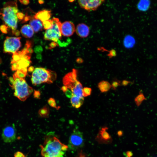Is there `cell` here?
Returning a JSON list of instances; mask_svg holds the SVG:
<instances>
[{"label": "cell", "instance_id": "1", "mask_svg": "<svg viewBox=\"0 0 157 157\" xmlns=\"http://www.w3.org/2000/svg\"><path fill=\"white\" fill-rule=\"evenodd\" d=\"M42 157H65L67 145L62 143L53 133H48L44 143L40 146Z\"/></svg>", "mask_w": 157, "mask_h": 157}, {"label": "cell", "instance_id": "2", "mask_svg": "<svg viewBox=\"0 0 157 157\" xmlns=\"http://www.w3.org/2000/svg\"><path fill=\"white\" fill-rule=\"evenodd\" d=\"M1 11L2 19L6 26L11 29L13 33L19 35V32L16 30L18 10L16 2L13 1L6 3Z\"/></svg>", "mask_w": 157, "mask_h": 157}, {"label": "cell", "instance_id": "3", "mask_svg": "<svg viewBox=\"0 0 157 157\" xmlns=\"http://www.w3.org/2000/svg\"><path fill=\"white\" fill-rule=\"evenodd\" d=\"M9 80L10 86L14 90V95L21 101H25L33 92V88L28 85L24 78L19 77L14 73Z\"/></svg>", "mask_w": 157, "mask_h": 157}, {"label": "cell", "instance_id": "4", "mask_svg": "<svg viewBox=\"0 0 157 157\" xmlns=\"http://www.w3.org/2000/svg\"><path fill=\"white\" fill-rule=\"evenodd\" d=\"M56 73L50 70L42 67H37L32 72L31 81L34 85L42 83H51L56 79Z\"/></svg>", "mask_w": 157, "mask_h": 157}, {"label": "cell", "instance_id": "5", "mask_svg": "<svg viewBox=\"0 0 157 157\" xmlns=\"http://www.w3.org/2000/svg\"><path fill=\"white\" fill-rule=\"evenodd\" d=\"M52 27L47 30L44 35V39L47 40H51L57 43L62 39V34L60 31L61 23L58 19L53 18Z\"/></svg>", "mask_w": 157, "mask_h": 157}, {"label": "cell", "instance_id": "6", "mask_svg": "<svg viewBox=\"0 0 157 157\" xmlns=\"http://www.w3.org/2000/svg\"><path fill=\"white\" fill-rule=\"evenodd\" d=\"M84 141L82 133L79 130H74L69 137L68 144V149L75 151L83 148Z\"/></svg>", "mask_w": 157, "mask_h": 157}, {"label": "cell", "instance_id": "7", "mask_svg": "<svg viewBox=\"0 0 157 157\" xmlns=\"http://www.w3.org/2000/svg\"><path fill=\"white\" fill-rule=\"evenodd\" d=\"M20 37H7L3 43V51L13 54L17 52L21 47Z\"/></svg>", "mask_w": 157, "mask_h": 157}, {"label": "cell", "instance_id": "8", "mask_svg": "<svg viewBox=\"0 0 157 157\" xmlns=\"http://www.w3.org/2000/svg\"><path fill=\"white\" fill-rule=\"evenodd\" d=\"M17 132L14 124L7 126L3 129L1 137L3 141L6 143L14 142L16 139Z\"/></svg>", "mask_w": 157, "mask_h": 157}, {"label": "cell", "instance_id": "9", "mask_svg": "<svg viewBox=\"0 0 157 157\" xmlns=\"http://www.w3.org/2000/svg\"><path fill=\"white\" fill-rule=\"evenodd\" d=\"M18 52L20 56V58L17 62L11 63V69L13 71L27 68L31 62L30 60L31 54L22 56L18 51Z\"/></svg>", "mask_w": 157, "mask_h": 157}, {"label": "cell", "instance_id": "10", "mask_svg": "<svg viewBox=\"0 0 157 157\" xmlns=\"http://www.w3.org/2000/svg\"><path fill=\"white\" fill-rule=\"evenodd\" d=\"M104 1L102 0H80L78 3L82 8L90 11L96 10Z\"/></svg>", "mask_w": 157, "mask_h": 157}, {"label": "cell", "instance_id": "11", "mask_svg": "<svg viewBox=\"0 0 157 157\" xmlns=\"http://www.w3.org/2000/svg\"><path fill=\"white\" fill-rule=\"evenodd\" d=\"M108 128L102 127L96 138V140L100 144H110L112 141L111 135L107 131Z\"/></svg>", "mask_w": 157, "mask_h": 157}, {"label": "cell", "instance_id": "12", "mask_svg": "<svg viewBox=\"0 0 157 157\" xmlns=\"http://www.w3.org/2000/svg\"><path fill=\"white\" fill-rule=\"evenodd\" d=\"M75 31L74 24L70 21H65L61 23L60 31L62 35L65 37L72 36Z\"/></svg>", "mask_w": 157, "mask_h": 157}, {"label": "cell", "instance_id": "13", "mask_svg": "<svg viewBox=\"0 0 157 157\" xmlns=\"http://www.w3.org/2000/svg\"><path fill=\"white\" fill-rule=\"evenodd\" d=\"M75 31L77 35L79 37L81 38H85L89 35L90 29L88 25L82 23L77 25Z\"/></svg>", "mask_w": 157, "mask_h": 157}, {"label": "cell", "instance_id": "14", "mask_svg": "<svg viewBox=\"0 0 157 157\" xmlns=\"http://www.w3.org/2000/svg\"><path fill=\"white\" fill-rule=\"evenodd\" d=\"M51 15V12L50 10H43L37 13L34 16V17L43 22L49 20Z\"/></svg>", "mask_w": 157, "mask_h": 157}, {"label": "cell", "instance_id": "15", "mask_svg": "<svg viewBox=\"0 0 157 157\" xmlns=\"http://www.w3.org/2000/svg\"><path fill=\"white\" fill-rule=\"evenodd\" d=\"M70 90L72 92L73 96H76L80 98L83 97L82 85L78 81L76 82L74 86Z\"/></svg>", "mask_w": 157, "mask_h": 157}, {"label": "cell", "instance_id": "16", "mask_svg": "<svg viewBox=\"0 0 157 157\" xmlns=\"http://www.w3.org/2000/svg\"><path fill=\"white\" fill-rule=\"evenodd\" d=\"M29 24V25L35 33H37L42 30L43 28L42 22L34 17L31 19Z\"/></svg>", "mask_w": 157, "mask_h": 157}, {"label": "cell", "instance_id": "17", "mask_svg": "<svg viewBox=\"0 0 157 157\" xmlns=\"http://www.w3.org/2000/svg\"><path fill=\"white\" fill-rule=\"evenodd\" d=\"M20 32L24 37L27 38L32 37L34 34V31L29 24L24 25L21 28Z\"/></svg>", "mask_w": 157, "mask_h": 157}, {"label": "cell", "instance_id": "18", "mask_svg": "<svg viewBox=\"0 0 157 157\" xmlns=\"http://www.w3.org/2000/svg\"><path fill=\"white\" fill-rule=\"evenodd\" d=\"M84 99L73 96L71 98L70 101L72 106L76 108H80L83 104Z\"/></svg>", "mask_w": 157, "mask_h": 157}, {"label": "cell", "instance_id": "19", "mask_svg": "<svg viewBox=\"0 0 157 157\" xmlns=\"http://www.w3.org/2000/svg\"><path fill=\"white\" fill-rule=\"evenodd\" d=\"M98 87L101 92H104L109 90L112 88V86L108 82L102 81L98 83Z\"/></svg>", "mask_w": 157, "mask_h": 157}, {"label": "cell", "instance_id": "20", "mask_svg": "<svg viewBox=\"0 0 157 157\" xmlns=\"http://www.w3.org/2000/svg\"><path fill=\"white\" fill-rule=\"evenodd\" d=\"M147 99L142 91L140 90L138 94L134 98V101L136 106L139 107L144 101Z\"/></svg>", "mask_w": 157, "mask_h": 157}, {"label": "cell", "instance_id": "21", "mask_svg": "<svg viewBox=\"0 0 157 157\" xmlns=\"http://www.w3.org/2000/svg\"><path fill=\"white\" fill-rule=\"evenodd\" d=\"M38 114L41 117L47 118L49 117L50 113L49 109L47 105H45L38 111Z\"/></svg>", "mask_w": 157, "mask_h": 157}, {"label": "cell", "instance_id": "22", "mask_svg": "<svg viewBox=\"0 0 157 157\" xmlns=\"http://www.w3.org/2000/svg\"><path fill=\"white\" fill-rule=\"evenodd\" d=\"M150 2L148 1H140L138 5V9L140 10L145 11L149 8Z\"/></svg>", "mask_w": 157, "mask_h": 157}, {"label": "cell", "instance_id": "23", "mask_svg": "<svg viewBox=\"0 0 157 157\" xmlns=\"http://www.w3.org/2000/svg\"><path fill=\"white\" fill-rule=\"evenodd\" d=\"M133 39L130 36H126L125 38L124 43L125 47L130 48L133 45Z\"/></svg>", "mask_w": 157, "mask_h": 157}, {"label": "cell", "instance_id": "24", "mask_svg": "<svg viewBox=\"0 0 157 157\" xmlns=\"http://www.w3.org/2000/svg\"><path fill=\"white\" fill-rule=\"evenodd\" d=\"M43 28L47 30L51 28L53 25V22L52 19H49L42 22Z\"/></svg>", "mask_w": 157, "mask_h": 157}, {"label": "cell", "instance_id": "25", "mask_svg": "<svg viewBox=\"0 0 157 157\" xmlns=\"http://www.w3.org/2000/svg\"><path fill=\"white\" fill-rule=\"evenodd\" d=\"M48 103L51 107L58 110L60 108L59 106H57L55 99L53 98H50L48 100Z\"/></svg>", "mask_w": 157, "mask_h": 157}, {"label": "cell", "instance_id": "26", "mask_svg": "<svg viewBox=\"0 0 157 157\" xmlns=\"http://www.w3.org/2000/svg\"><path fill=\"white\" fill-rule=\"evenodd\" d=\"M92 91L91 88L88 87H85L83 88V96L84 97H86L91 94Z\"/></svg>", "mask_w": 157, "mask_h": 157}, {"label": "cell", "instance_id": "27", "mask_svg": "<svg viewBox=\"0 0 157 157\" xmlns=\"http://www.w3.org/2000/svg\"><path fill=\"white\" fill-rule=\"evenodd\" d=\"M120 81L117 80L113 81L111 85L113 89L114 90H116L120 85Z\"/></svg>", "mask_w": 157, "mask_h": 157}, {"label": "cell", "instance_id": "28", "mask_svg": "<svg viewBox=\"0 0 157 157\" xmlns=\"http://www.w3.org/2000/svg\"><path fill=\"white\" fill-rule=\"evenodd\" d=\"M65 93L66 97L68 98H71L73 96L72 91L68 88Z\"/></svg>", "mask_w": 157, "mask_h": 157}, {"label": "cell", "instance_id": "29", "mask_svg": "<svg viewBox=\"0 0 157 157\" xmlns=\"http://www.w3.org/2000/svg\"><path fill=\"white\" fill-rule=\"evenodd\" d=\"M14 157H26V156L22 152L17 151L14 154Z\"/></svg>", "mask_w": 157, "mask_h": 157}, {"label": "cell", "instance_id": "30", "mask_svg": "<svg viewBox=\"0 0 157 157\" xmlns=\"http://www.w3.org/2000/svg\"><path fill=\"white\" fill-rule=\"evenodd\" d=\"M123 154L126 157H132L133 155V154L132 151H126L124 152Z\"/></svg>", "mask_w": 157, "mask_h": 157}, {"label": "cell", "instance_id": "31", "mask_svg": "<svg viewBox=\"0 0 157 157\" xmlns=\"http://www.w3.org/2000/svg\"><path fill=\"white\" fill-rule=\"evenodd\" d=\"M40 93L39 91L35 90L34 92L33 95L34 98L39 99L40 96Z\"/></svg>", "mask_w": 157, "mask_h": 157}, {"label": "cell", "instance_id": "32", "mask_svg": "<svg viewBox=\"0 0 157 157\" xmlns=\"http://www.w3.org/2000/svg\"><path fill=\"white\" fill-rule=\"evenodd\" d=\"M76 157H88L87 155L83 152L82 151H80L78 153Z\"/></svg>", "mask_w": 157, "mask_h": 157}, {"label": "cell", "instance_id": "33", "mask_svg": "<svg viewBox=\"0 0 157 157\" xmlns=\"http://www.w3.org/2000/svg\"><path fill=\"white\" fill-rule=\"evenodd\" d=\"M130 83H131V82L130 81L126 80H124L122 81V85L124 86H126Z\"/></svg>", "mask_w": 157, "mask_h": 157}, {"label": "cell", "instance_id": "34", "mask_svg": "<svg viewBox=\"0 0 157 157\" xmlns=\"http://www.w3.org/2000/svg\"><path fill=\"white\" fill-rule=\"evenodd\" d=\"M17 16L18 18L20 20H22L24 17L23 14L19 12L18 13Z\"/></svg>", "mask_w": 157, "mask_h": 157}, {"label": "cell", "instance_id": "35", "mask_svg": "<svg viewBox=\"0 0 157 157\" xmlns=\"http://www.w3.org/2000/svg\"><path fill=\"white\" fill-rule=\"evenodd\" d=\"M19 1L22 4L25 5H26L28 4L29 3V0H22V1Z\"/></svg>", "mask_w": 157, "mask_h": 157}, {"label": "cell", "instance_id": "36", "mask_svg": "<svg viewBox=\"0 0 157 157\" xmlns=\"http://www.w3.org/2000/svg\"><path fill=\"white\" fill-rule=\"evenodd\" d=\"M57 43L55 42H52L50 44V47L51 48H53L57 45Z\"/></svg>", "mask_w": 157, "mask_h": 157}, {"label": "cell", "instance_id": "37", "mask_svg": "<svg viewBox=\"0 0 157 157\" xmlns=\"http://www.w3.org/2000/svg\"><path fill=\"white\" fill-rule=\"evenodd\" d=\"M76 62L78 63H81L83 62V60L81 58H78L76 59Z\"/></svg>", "mask_w": 157, "mask_h": 157}, {"label": "cell", "instance_id": "38", "mask_svg": "<svg viewBox=\"0 0 157 157\" xmlns=\"http://www.w3.org/2000/svg\"><path fill=\"white\" fill-rule=\"evenodd\" d=\"M34 68L33 66H30L28 69V71L29 72H33L34 70Z\"/></svg>", "mask_w": 157, "mask_h": 157}, {"label": "cell", "instance_id": "39", "mask_svg": "<svg viewBox=\"0 0 157 157\" xmlns=\"http://www.w3.org/2000/svg\"><path fill=\"white\" fill-rule=\"evenodd\" d=\"M123 132L122 131H120L118 132V135H119L120 136H122L123 134Z\"/></svg>", "mask_w": 157, "mask_h": 157}, {"label": "cell", "instance_id": "40", "mask_svg": "<svg viewBox=\"0 0 157 157\" xmlns=\"http://www.w3.org/2000/svg\"><path fill=\"white\" fill-rule=\"evenodd\" d=\"M38 2L40 4H42L44 3V1L42 0H40L38 1Z\"/></svg>", "mask_w": 157, "mask_h": 157}, {"label": "cell", "instance_id": "41", "mask_svg": "<svg viewBox=\"0 0 157 157\" xmlns=\"http://www.w3.org/2000/svg\"><path fill=\"white\" fill-rule=\"evenodd\" d=\"M69 2H72L74 1V0H73H73H69Z\"/></svg>", "mask_w": 157, "mask_h": 157}, {"label": "cell", "instance_id": "42", "mask_svg": "<svg viewBox=\"0 0 157 157\" xmlns=\"http://www.w3.org/2000/svg\"><path fill=\"white\" fill-rule=\"evenodd\" d=\"M1 63V58H0V63Z\"/></svg>", "mask_w": 157, "mask_h": 157}]
</instances>
